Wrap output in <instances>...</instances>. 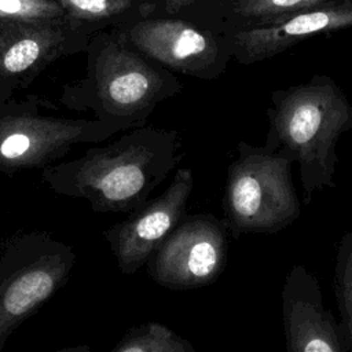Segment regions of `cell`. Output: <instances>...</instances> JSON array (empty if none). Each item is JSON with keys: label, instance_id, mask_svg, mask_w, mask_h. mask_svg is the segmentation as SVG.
I'll return each mask as SVG.
<instances>
[{"label": "cell", "instance_id": "cell-1", "mask_svg": "<svg viewBox=\"0 0 352 352\" xmlns=\"http://www.w3.org/2000/svg\"><path fill=\"white\" fill-rule=\"evenodd\" d=\"M179 162L175 136L139 129L82 157L43 168L41 180L55 194L87 199L96 213H132Z\"/></svg>", "mask_w": 352, "mask_h": 352}, {"label": "cell", "instance_id": "cell-2", "mask_svg": "<svg viewBox=\"0 0 352 352\" xmlns=\"http://www.w3.org/2000/svg\"><path fill=\"white\" fill-rule=\"evenodd\" d=\"M270 99L264 146L297 162L302 204L308 205L315 192L336 187V146L352 129V104L326 74L275 89Z\"/></svg>", "mask_w": 352, "mask_h": 352}, {"label": "cell", "instance_id": "cell-3", "mask_svg": "<svg viewBox=\"0 0 352 352\" xmlns=\"http://www.w3.org/2000/svg\"><path fill=\"white\" fill-rule=\"evenodd\" d=\"M228 165L223 213L230 235L274 234L300 217L301 204L292 179L293 161L265 146L239 142Z\"/></svg>", "mask_w": 352, "mask_h": 352}, {"label": "cell", "instance_id": "cell-4", "mask_svg": "<svg viewBox=\"0 0 352 352\" xmlns=\"http://www.w3.org/2000/svg\"><path fill=\"white\" fill-rule=\"evenodd\" d=\"M73 248L45 231L15 235L0 253V352L10 336L69 280Z\"/></svg>", "mask_w": 352, "mask_h": 352}, {"label": "cell", "instance_id": "cell-5", "mask_svg": "<svg viewBox=\"0 0 352 352\" xmlns=\"http://www.w3.org/2000/svg\"><path fill=\"white\" fill-rule=\"evenodd\" d=\"M230 236L224 219L186 214L147 260V274L169 290L205 287L226 268Z\"/></svg>", "mask_w": 352, "mask_h": 352}, {"label": "cell", "instance_id": "cell-6", "mask_svg": "<svg viewBox=\"0 0 352 352\" xmlns=\"http://www.w3.org/2000/svg\"><path fill=\"white\" fill-rule=\"evenodd\" d=\"M116 129L114 125L30 111L0 113V172L12 177L22 170L43 169L65 157L73 144L106 139Z\"/></svg>", "mask_w": 352, "mask_h": 352}, {"label": "cell", "instance_id": "cell-7", "mask_svg": "<svg viewBox=\"0 0 352 352\" xmlns=\"http://www.w3.org/2000/svg\"><path fill=\"white\" fill-rule=\"evenodd\" d=\"M192 188V172L177 169L160 195L148 198L125 220L103 231L121 274L132 275L146 265L155 249L187 214Z\"/></svg>", "mask_w": 352, "mask_h": 352}, {"label": "cell", "instance_id": "cell-8", "mask_svg": "<svg viewBox=\"0 0 352 352\" xmlns=\"http://www.w3.org/2000/svg\"><path fill=\"white\" fill-rule=\"evenodd\" d=\"M352 28V0H324L276 22L231 33L232 55L243 65L268 60L307 38Z\"/></svg>", "mask_w": 352, "mask_h": 352}, {"label": "cell", "instance_id": "cell-9", "mask_svg": "<svg viewBox=\"0 0 352 352\" xmlns=\"http://www.w3.org/2000/svg\"><path fill=\"white\" fill-rule=\"evenodd\" d=\"M282 320L287 352H346L341 324L324 307L319 279L294 264L282 287Z\"/></svg>", "mask_w": 352, "mask_h": 352}, {"label": "cell", "instance_id": "cell-10", "mask_svg": "<svg viewBox=\"0 0 352 352\" xmlns=\"http://www.w3.org/2000/svg\"><path fill=\"white\" fill-rule=\"evenodd\" d=\"M132 43L148 58L177 69L219 70L224 59L221 43L179 19H148L131 29Z\"/></svg>", "mask_w": 352, "mask_h": 352}, {"label": "cell", "instance_id": "cell-11", "mask_svg": "<svg viewBox=\"0 0 352 352\" xmlns=\"http://www.w3.org/2000/svg\"><path fill=\"white\" fill-rule=\"evenodd\" d=\"M158 89V76L143 60L124 50L102 56L98 91L102 109L114 117H131L148 106Z\"/></svg>", "mask_w": 352, "mask_h": 352}, {"label": "cell", "instance_id": "cell-12", "mask_svg": "<svg viewBox=\"0 0 352 352\" xmlns=\"http://www.w3.org/2000/svg\"><path fill=\"white\" fill-rule=\"evenodd\" d=\"M63 32L43 21L0 19V76L21 74L62 41Z\"/></svg>", "mask_w": 352, "mask_h": 352}, {"label": "cell", "instance_id": "cell-13", "mask_svg": "<svg viewBox=\"0 0 352 352\" xmlns=\"http://www.w3.org/2000/svg\"><path fill=\"white\" fill-rule=\"evenodd\" d=\"M324 0H230L231 33L276 22L301 8ZM230 33V34H231Z\"/></svg>", "mask_w": 352, "mask_h": 352}, {"label": "cell", "instance_id": "cell-14", "mask_svg": "<svg viewBox=\"0 0 352 352\" xmlns=\"http://www.w3.org/2000/svg\"><path fill=\"white\" fill-rule=\"evenodd\" d=\"M111 352H197L194 345L160 322L131 327Z\"/></svg>", "mask_w": 352, "mask_h": 352}, {"label": "cell", "instance_id": "cell-15", "mask_svg": "<svg viewBox=\"0 0 352 352\" xmlns=\"http://www.w3.org/2000/svg\"><path fill=\"white\" fill-rule=\"evenodd\" d=\"M333 287L346 352H352V231L344 234L338 242Z\"/></svg>", "mask_w": 352, "mask_h": 352}, {"label": "cell", "instance_id": "cell-16", "mask_svg": "<svg viewBox=\"0 0 352 352\" xmlns=\"http://www.w3.org/2000/svg\"><path fill=\"white\" fill-rule=\"evenodd\" d=\"M55 0H0L3 21H50L63 15Z\"/></svg>", "mask_w": 352, "mask_h": 352}, {"label": "cell", "instance_id": "cell-17", "mask_svg": "<svg viewBox=\"0 0 352 352\" xmlns=\"http://www.w3.org/2000/svg\"><path fill=\"white\" fill-rule=\"evenodd\" d=\"M62 10L77 19H100L120 14L132 0H56Z\"/></svg>", "mask_w": 352, "mask_h": 352}, {"label": "cell", "instance_id": "cell-18", "mask_svg": "<svg viewBox=\"0 0 352 352\" xmlns=\"http://www.w3.org/2000/svg\"><path fill=\"white\" fill-rule=\"evenodd\" d=\"M198 1H204V0H164L165 8L168 11H179V10L184 8V7L195 4Z\"/></svg>", "mask_w": 352, "mask_h": 352}, {"label": "cell", "instance_id": "cell-19", "mask_svg": "<svg viewBox=\"0 0 352 352\" xmlns=\"http://www.w3.org/2000/svg\"><path fill=\"white\" fill-rule=\"evenodd\" d=\"M89 345L88 344H80V345H73V346H65L52 352H89Z\"/></svg>", "mask_w": 352, "mask_h": 352}]
</instances>
